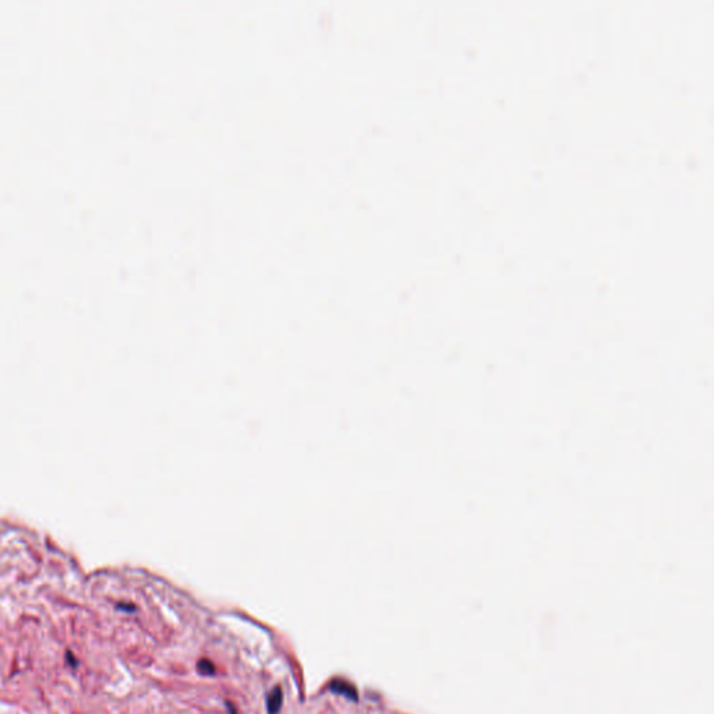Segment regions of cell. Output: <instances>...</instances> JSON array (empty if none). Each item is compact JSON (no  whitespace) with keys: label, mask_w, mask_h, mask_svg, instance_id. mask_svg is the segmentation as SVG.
<instances>
[{"label":"cell","mask_w":714,"mask_h":714,"mask_svg":"<svg viewBox=\"0 0 714 714\" xmlns=\"http://www.w3.org/2000/svg\"><path fill=\"white\" fill-rule=\"evenodd\" d=\"M329 689H331V692H334L336 695H342L354 702H357V699H359L356 686L351 685L350 682H347L346 680H334L329 684Z\"/></svg>","instance_id":"cell-1"},{"label":"cell","mask_w":714,"mask_h":714,"mask_svg":"<svg viewBox=\"0 0 714 714\" xmlns=\"http://www.w3.org/2000/svg\"><path fill=\"white\" fill-rule=\"evenodd\" d=\"M282 702H283V693H282V689L279 686L274 688L267 699V707H268V713L270 714H278L281 707H282Z\"/></svg>","instance_id":"cell-2"},{"label":"cell","mask_w":714,"mask_h":714,"mask_svg":"<svg viewBox=\"0 0 714 714\" xmlns=\"http://www.w3.org/2000/svg\"><path fill=\"white\" fill-rule=\"evenodd\" d=\"M197 669H198V671H199L201 674H204V675H213V674L217 673V671H215V666L213 664V662H211L210 660H207V658L199 660V661H198V664H197Z\"/></svg>","instance_id":"cell-3"}]
</instances>
